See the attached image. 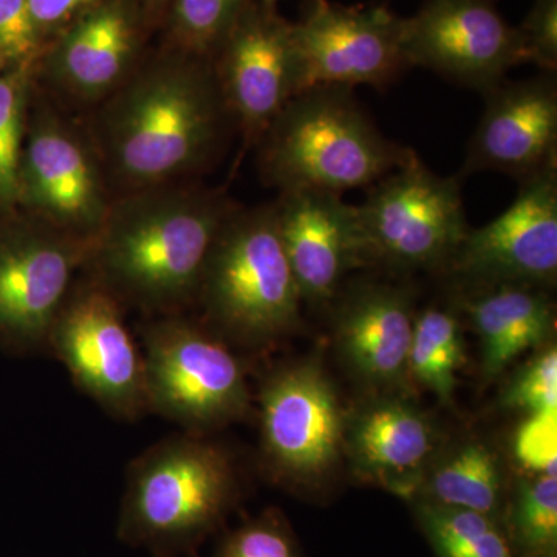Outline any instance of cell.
<instances>
[{
    "label": "cell",
    "instance_id": "14",
    "mask_svg": "<svg viewBox=\"0 0 557 557\" xmlns=\"http://www.w3.org/2000/svg\"><path fill=\"white\" fill-rule=\"evenodd\" d=\"M557 84L552 73L487 91L485 113L469 143V172L496 171L519 182L557 166Z\"/></svg>",
    "mask_w": 557,
    "mask_h": 557
},
{
    "label": "cell",
    "instance_id": "36",
    "mask_svg": "<svg viewBox=\"0 0 557 557\" xmlns=\"http://www.w3.org/2000/svg\"><path fill=\"white\" fill-rule=\"evenodd\" d=\"M0 70H2V69H0Z\"/></svg>",
    "mask_w": 557,
    "mask_h": 557
},
{
    "label": "cell",
    "instance_id": "29",
    "mask_svg": "<svg viewBox=\"0 0 557 557\" xmlns=\"http://www.w3.org/2000/svg\"><path fill=\"white\" fill-rule=\"evenodd\" d=\"M242 0H175V25L189 49L205 51L225 40Z\"/></svg>",
    "mask_w": 557,
    "mask_h": 557
},
{
    "label": "cell",
    "instance_id": "9",
    "mask_svg": "<svg viewBox=\"0 0 557 557\" xmlns=\"http://www.w3.org/2000/svg\"><path fill=\"white\" fill-rule=\"evenodd\" d=\"M47 347L76 386L110 416L134 421L149 412L145 359L108 288L84 289L64 302Z\"/></svg>",
    "mask_w": 557,
    "mask_h": 557
},
{
    "label": "cell",
    "instance_id": "22",
    "mask_svg": "<svg viewBox=\"0 0 557 557\" xmlns=\"http://www.w3.org/2000/svg\"><path fill=\"white\" fill-rule=\"evenodd\" d=\"M416 500L469 509L500 519L505 479L500 461L490 446L469 440L432 461L421 480Z\"/></svg>",
    "mask_w": 557,
    "mask_h": 557
},
{
    "label": "cell",
    "instance_id": "18",
    "mask_svg": "<svg viewBox=\"0 0 557 557\" xmlns=\"http://www.w3.org/2000/svg\"><path fill=\"white\" fill-rule=\"evenodd\" d=\"M413 322L412 300L405 289L366 285L350 293L335 325L344 364L368 386H406Z\"/></svg>",
    "mask_w": 557,
    "mask_h": 557
},
{
    "label": "cell",
    "instance_id": "8",
    "mask_svg": "<svg viewBox=\"0 0 557 557\" xmlns=\"http://www.w3.org/2000/svg\"><path fill=\"white\" fill-rule=\"evenodd\" d=\"M260 438L274 479L313 487L346 454L347 416L324 369L314 361L284 366L260 391Z\"/></svg>",
    "mask_w": 557,
    "mask_h": 557
},
{
    "label": "cell",
    "instance_id": "11",
    "mask_svg": "<svg viewBox=\"0 0 557 557\" xmlns=\"http://www.w3.org/2000/svg\"><path fill=\"white\" fill-rule=\"evenodd\" d=\"M401 33V17L386 7L313 2L306 20L293 25L300 94L317 87L387 86L408 65Z\"/></svg>",
    "mask_w": 557,
    "mask_h": 557
},
{
    "label": "cell",
    "instance_id": "23",
    "mask_svg": "<svg viewBox=\"0 0 557 557\" xmlns=\"http://www.w3.org/2000/svg\"><path fill=\"white\" fill-rule=\"evenodd\" d=\"M465 341L460 319L453 311L428 309L413 322L409 351V380L450 405L456 394L457 373L463 368Z\"/></svg>",
    "mask_w": 557,
    "mask_h": 557
},
{
    "label": "cell",
    "instance_id": "24",
    "mask_svg": "<svg viewBox=\"0 0 557 557\" xmlns=\"http://www.w3.org/2000/svg\"><path fill=\"white\" fill-rule=\"evenodd\" d=\"M417 522L437 557H518L498 519L413 500Z\"/></svg>",
    "mask_w": 557,
    "mask_h": 557
},
{
    "label": "cell",
    "instance_id": "32",
    "mask_svg": "<svg viewBox=\"0 0 557 557\" xmlns=\"http://www.w3.org/2000/svg\"><path fill=\"white\" fill-rule=\"evenodd\" d=\"M527 62L547 73L557 70V0H534L527 20L518 27Z\"/></svg>",
    "mask_w": 557,
    "mask_h": 557
},
{
    "label": "cell",
    "instance_id": "28",
    "mask_svg": "<svg viewBox=\"0 0 557 557\" xmlns=\"http://www.w3.org/2000/svg\"><path fill=\"white\" fill-rule=\"evenodd\" d=\"M502 406L525 416L557 412V350L547 346L511 376L502 392Z\"/></svg>",
    "mask_w": 557,
    "mask_h": 557
},
{
    "label": "cell",
    "instance_id": "15",
    "mask_svg": "<svg viewBox=\"0 0 557 557\" xmlns=\"http://www.w3.org/2000/svg\"><path fill=\"white\" fill-rule=\"evenodd\" d=\"M276 211L282 245L302 300L327 302L347 271L368 260L358 208L338 194L289 190Z\"/></svg>",
    "mask_w": 557,
    "mask_h": 557
},
{
    "label": "cell",
    "instance_id": "1",
    "mask_svg": "<svg viewBox=\"0 0 557 557\" xmlns=\"http://www.w3.org/2000/svg\"><path fill=\"white\" fill-rule=\"evenodd\" d=\"M237 500L228 453L201 434L174 435L132 461L116 534L156 557L193 556Z\"/></svg>",
    "mask_w": 557,
    "mask_h": 557
},
{
    "label": "cell",
    "instance_id": "13",
    "mask_svg": "<svg viewBox=\"0 0 557 557\" xmlns=\"http://www.w3.org/2000/svg\"><path fill=\"white\" fill-rule=\"evenodd\" d=\"M219 90L248 135L269 131L300 94L293 24L269 10H240L225 38Z\"/></svg>",
    "mask_w": 557,
    "mask_h": 557
},
{
    "label": "cell",
    "instance_id": "19",
    "mask_svg": "<svg viewBox=\"0 0 557 557\" xmlns=\"http://www.w3.org/2000/svg\"><path fill=\"white\" fill-rule=\"evenodd\" d=\"M20 197L62 228L100 230L108 215L86 149L53 123L33 132L22 153Z\"/></svg>",
    "mask_w": 557,
    "mask_h": 557
},
{
    "label": "cell",
    "instance_id": "27",
    "mask_svg": "<svg viewBox=\"0 0 557 557\" xmlns=\"http://www.w3.org/2000/svg\"><path fill=\"white\" fill-rule=\"evenodd\" d=\"M212 557H304V553L281 509L269 508L225 534Z\"/></svg>",
    "mask_w": 557,
    "mask_h": 557
},
{
    "label": "cell",
    "instance_id": "16",
    "mask_svg": "<svg viewBox=\"0 0 557 557\" xmlns=\"http://www.w3.org/2000/svg\"><path fill=\"white\" fill-rule=\"evenodd\" d=\"M78 259L79 245L51 233L0 242V339L22 350L47 347Z\"/></svg>",
    "mask_w": 557,
    "mask_h": 557
},
{
    "label": "cell",
    "instance_id": "6",
    "mask_svg": "<svg viewBox=\"0 0 557 557\" xmlns=\"http://www.w3.org/2000/svg\"><path fill=\"white\" fill-rule=\"evenodd\" d=\"M143 341L149 412L201 435L247 416V376L225 343L182 318L152 322Z\"/></svg>",
    "mask_w": 557,
    "mask_h": 557
},
{
    "label": "cell",
    "instance_id": "17",
    "mask_svg": "<svg viewBox=\"0 0 557 557\" xmlns=\"http://www.w3.org/2000/svg\"><path fill=\"white\" fill-rule=\"evenodd\" d=\"M437 446L434 423L406 399H375L347 416L346 454L358 474L401 497H417Z\"/></svg>",
    "mask_w": 557,
    "mask_h": 557
},
{
    "label": "cell",
    "instance_id": "7",
    "mask_svg": "<svg viewBox=\"0 0 557 557\" xmlns=\"http://www.w3.org/2000/svg\"><path fill=\"white\" fill-rule=\"evenodd\" d=\"M358 215L368 259L399 269L450 260L469 230L460 177H440L416 152L373 185Z\"/></svg>",
    "mask_w": 557,
    "mask_h": 557
},
{
    "label": "cell",
    "instance_id": "30",
    "mask_svg": "<svg viewBox=\"0 0 557 557\" xmlns=\"http://www.w3.org/2000/svg\"><path fill=\"white\" fill-rule=\"evenodd\" d=\"M512 449L531 474L557 475V412L528 416L516 431Z\"/></svg>",
    "mask_w": 557,
    "mask_h": 557
},
{
    "label": "cell",
    "instance_id": "2",
    "mask_svg": "<svg viewBox=\"0 0 557 557\" xmlns=\"http://www.w3.org/2000/svg\"><path fill=\"white\" fill-rule=\"evenodd\" d=\"M226 223L212 197H153L106 215L94 244L106 281L143 306L170 309L200 288Z\"/></svg>",
    "mask_w": 557,
    "mask_h": 557
},
{
    "label": "cell",
    "instance_id": "31",
    "mask_svg": "<svg viewBox=\"0 0 557 557\" xmlns=\"http://www.w3.org/2000/svg\"><path fill=\"white\" fill-rule=\"evenodd\" d=\"M39 39L28 0H0V69L25 67Z\"/></svg>",
    "mask_w": 557,
    "mask_h": 557
},
{
    "label": "cell",
    "instance_id": "10",
    "mask_svg": "<svg viewBox=\"0 0 557 557\" xmlns=\"http://www.w3.org/2000/svg\"><path fill=\"white\" fill-rule=\"evenodd\" d=\"M401 47L406 64L485 95L509 69L527 62L518 27L493 0H428L416 16L403 20Z\"/></svg>",
    "mask_w": 557,
    "mask_h": 557
},
{
    "label": "cell",
    "instance_id": "20",
    "mask_svg": "<svg viewBox=\"0 0 557 557\" xmlns=\"http://www.w3.org/2000/svg\"><path fill=\"white\" fill-rule=\"evenodd\" d=\"M482 343V375L493 381L519 357L552 344L555 306L531 285L498 284L467 304Z\"/></svg>",
    "mask_w": 557,
    "mask_h": 557
},
{
    "label": "cell",
    "instance_id": "26",
    "mask_svg": "<svg viewBox=\"0 0 557 557\" xmlns=\"http://www.w3.org/2000/svg\"><path fill=\"white\" fill-rule=\"evenodd\" d=\"M25 67L0 73V205L20 199Z\"/></svg>",
    "mask_w": 557,
    "mask_h": 557
},
{
    "label": "cell",
    "instance_id": "3",
    "mask_svg": "<svg viewBox=\"0 0 557 557\" xmlns=\"http://www.w3.org/2000/svg\"><path fill=\"white\" fill-rule=\"evenodd\" d=\"M269 132L265 171L284 193L373 186L412 152L384 137L347 87L304 91Z\"/></svg>",
    "mask_w": 557,
    "mask_h": 557
},
{
    "label": "cell",
    "instance_id": "21",
    "mask_svg": "<svg viewBox=\"0 0 557 557\" xmlns=\"http://www.w3.org/2000/svg\"><path fill=\"white\" fill-rule=\"evenodd\" d=\"M134 42V22L123 3L113 0L95 7L79 17L62 40L58 73L81 94H101L123 75Z\"/></svg>",
    "mask_w": 557,
    "mask_h": 557
},
{
    "label": "cell",
    "instance_id": "4",
    "mask_svg": "<svg viewBox=\"0 0 557 557\" xmlns=\"http://www.w3.org/2000/svg\"><path fill=\"white\" fill-rule=\"evenodd\" d=\"M222 95L203 70L170 65L121 95L110 121V149L120 174L137 185L174 177L214 148Z\"/></svg>",
    "mask_w": 557,
    "mask_h": 557
},
{
    "label": "cell",
    "instance_id": "35",
    "mask_svg": "<svg viewBox=\"0 0 557 557\" xmlns=\"http://www.w3.org/2000/svg\"><path fill=\"white\" fill-rule=\"evenodd\" d=\"M313 2H325V0H313Z\"/></svg>",
    "mask_w": 557,
    "mask_h": 557
},
{
    "label": "cell",
    "instance_id": "12",
    "mask_svg": "<svg viewBox=\"0 0 557 557\" xmlns=\"http://www.w3.org/2000/svg\"><path fill=\"white\" fill-rule=\"evenodd\" d=\"M454 271L482 284L541 285L557 274V166L520 182L511 207L469 231Z\"/></svg>",
    "mask_w": 557,
    "mask_h": 557
},
{
    "label": "cell",
    "instance_id": "34",
    "mask_svg": "<svg viewBox=\"0 0 557 557\" xmlns=\"http://www.w3.org/2000/svg\"><path fill=\"white\" fill-rule=\"evenodd\" d=\"M262 2H263V5L271 7V5H274V3L277 2V0H262Z\"/></svg>",
    "mask_w": 557,
    "mask_h": 557
},
{
    "label": "cell",
    "instance_id": "25",
    "mask_svg": "<svg viewBox=\"0 0 557 557\" xmlns=\"http://www.w3.org/2000/svg\"><path fill=\"white\" fill-rule=\"evenodd\" d=\"M505 533L518 557H556L557 475L520 480L508 505Z\"/></svg>",
    "mask_w": 557,
    "mask_h": 557
},
{
    "label": "cell",
    "instance_id": "5",
    "mask_svg": "<svg viewBox=\"0 0 557 557\" xmlns=\"http://www.w3.org/2000/svg\"><path fill=\"white\" fill-rule=\"evenodd\" d=\"M200 289L212 321L247 346H267L298 327L302 296L282 245L276 208L225 223Z\"/></svg>",
    "mask_w": 557,
    "mask_h": 557
},
{
    "label": "cell",
    "instance_id": "33",
    "mask_svg": "<svg viewBox=\"0 0 557 557\" xmlns=\"http://www.w3.org/2000/svg\"><path fill=\"white\" fill-rule=\"evenodd\" d=\"M95 3L97 0H28L39 36L75 20L78 14L89 11Z\"/></svg>",
    "mask_w": 557,
    "mask_h": 557
}]
</instances>
